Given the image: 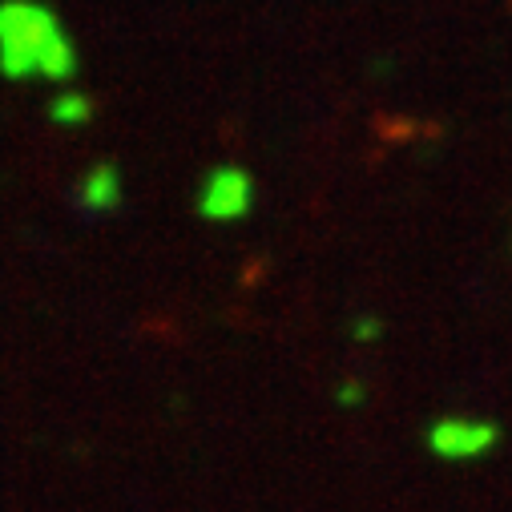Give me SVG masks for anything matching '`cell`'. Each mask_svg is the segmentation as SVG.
Segmentation results:
<instances>
[{
    "label": "cell",
    "instance_id": "obj_1",
    "mask_svg": "<svg viewBox=\"0 0 512 512\" xmlns=\"http://www.w3.org/2000/svg\"><path fill=\"white\" fill-rule=\"evenodd\" d=\"M61 25L45 5L33 0H5L0 5V73L21 81L41 73L45 53L61 41Z\"/></svg>",
    "mask_w": 512,
    "mask_h": 512
},
{
    "label": "cell",
    "instance_id": "obj_3",
    "mask_svg": "<svg viewBox=\"0 0 512 512\" xmlns=\"http://www.w3.org/2000/svg\"><path fill=\"white\" fill-rule=\"evenodd\" d=\"M81 206L85 210H113L117 202H121V178H117V170L109 166V162H97L89 174H85V182H81Z\"/></svg>",
    "mask_w": 512,
    "mask_h": 512
},
{
    "label": "cell",
    "instance_id": "obj_2",
    "mask_svg": "<svg viewBox=\"0 0 512 512\" xmlns=\"http://www.w3.org/2000/svg\"><path fill=\"white\" fill-rule=\"evenodd\" d=\"M250 198H254L250 178H246L242 170H234V166H222V170H214V174L206 178L198 210H202V218L234 222V218H242V214L250 210Z\"/></svg>",
    "mask_w": 512,
    "mask_h": 512
},
{
    "label": "cell",
    "instance_id": "obj_4",
    "mask_svg": "<svg viewBox=\"0 0 512 512\" xmlns=\"http://www.w3.org/2000/svg\"><path fill=\"white\" fill-rule=\"evenodd\" d=\"M49 117H53V121H61V125H81V121H89V117H93V101H89V97H81V93H65V97H57V101H53Z\"/></svg>",
    "mask_w": 512,
    "mask_h": 512
},
{
    "label": "cell",
    "instance_id": "obj_5",
    "mask_svg": "<svg viewBox=\"0 0 512 512\" xmlns=\"http://www.w3.org/2000/svg\"><path fill=\"white\" fill-rule=\"evenodd\" d=\"M488 432H480V428H460V424H452V428H444L440 436H436V444H452V448H464V444H480Z\"/></svg>",
    "mask_w": 512,
    "mask_h": 512
}]
</instances>
